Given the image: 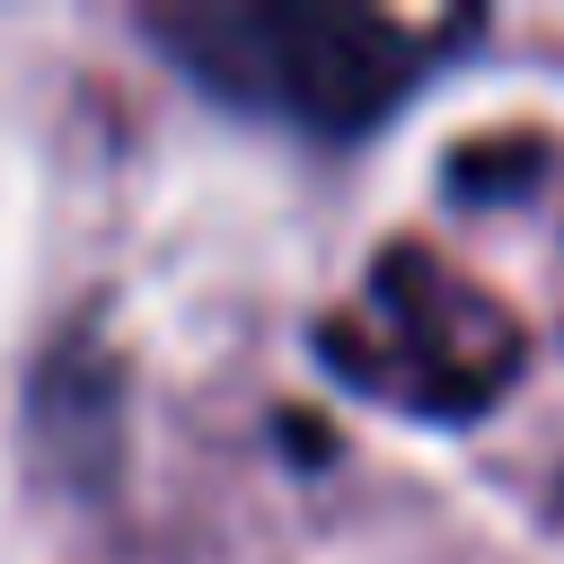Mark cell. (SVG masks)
I'll return each instance as SVG.
<instances>
[{
	"label": "cell",
	"instance_id": "1",
	"mask_svg": "<svg viewBox=\"0 0 564 564\" xmlns=\"http://www.w3.org/2000/svg\"><path fill=\"white\" fill-rule=\"evenodd\" d=\"M150 44L212 97L352 141L405 106L432 70V44L467 35L476 18H397V9H308V0H159Z\"/></svg>",
	"mask_w": 564,
	"mask_h": 564
}]
</instances>
